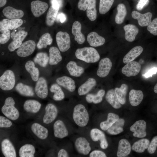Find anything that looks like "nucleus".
<instances>
[{
    "label": "nucleus",
    "instance_id": "58",
    "mask_svg": "<svg viewBox=\"0 0 157 157\" xmlns=\"http://www.w3.org/2000/svg\"><path fill=\"white\" fill-rule=\"evenodd\" d=\"M57 156L58 157H67L69 156V155L65 150L61 149L58 151Z\"/></svg>",
    "mask_w": 157,
    "mask_h": 157
},
{
    "label": "nucleus",
    "instance_id": "33",
    "mask_svg": "<svg viewBox=\"0 0 157 157\" xmlns=\"http://www.w3.org/2000/svg\"><path fill=\"white\" fill-rule=\"evenodd\" d=\"M119 118V116L117 115L109 113L108 114L107 120L102 122L100 123V128L103 130L107 131Z\"/></svg>",
    "mask_w": 157,
    "mask_h": 157
},
{
    "label": "nucleus",
    "instance_id": "40",
    "mask_svg": "<svg viewBox=\"0 0 157 157\" xmlns=\"http://www.w3.org/2000/svg\"><path fill=\"white\" fill-rule=\"evenodd\" d=\"M105 91L103 89L99 90L96 94H89L86 95L85 99L89 103H93L97 104L101 102L102 100L103 97L105 95Z\"/></svg>",
    "mask_w": 157,
    "mask_h": 157
},
{
    "label": "nucleus",
    "instance_id": "51",
    "mask_svg": "<svg viewBox=\"0 0 157 157\" xmlns=\"http://www.w3.org/2000/svg\"><path fill=\"white\" fill-rule=\"evenodd\" d=\"M157 147V136L154 137L149 143L147 148L148 152L150 154L154 153Z\"/></svg>",
    "mask_w": 157,
    "mask_h": 157
},
{
    "label": "nucleus",
    "instance_id": "59",
    "mask_svg": "<svg viewBox=\"0 0 157 157\" xmlns=\"http://www.w3.org/2000/svg\"><path fill=\"white\" fill-rule=\"evenodd\" d=\"M66 20V17L65 14L63 13L59 14L57 17V20L59 21L61 23H63Z\"/></svg>",
    "mask_w": 157,
    "mask_h": 157
},
{
    "label": "nucleus",
    "instance_id": "3",
    "mask_svg": "<svg viewBox=\"0 0 157 157\" xmlns=\"http://www.w3.org/2000/svg\"><path fill=\"white\" fill-rule=\"evenodd\" d=\"M15 101L13 98L8 97L5 99L4 105L1 109L3 114L12 120L17 119L19 116L18 110L15 106Z\"/></svg>",
    "mask_w": 157,
    "mask_h": 157
},
{
    "label": "nucleus",
    "instance_id": "61",
    "mask_svg": "<svg viewBox=\"0 0 157 157\" xmlns=\"http://www.w3.org/2000/svg\"><path fill=\"white\" fill-rule=\"evenodd\" d=\"M6 0H0V7L4 6L6 3Z\"/></svg>",
    "mask_w": 157,
    "mask_h": 157
},
{
    "label": "nucleus",
    "instance_id": "41",
    "mask_svg": "<svg viewBox=\"0 0 157 157\" xmlns=\"http://www.w3.org/2000/svg\"><path fill=\"white\" fill-rule=\"evenodd\" d=\"M117 13L115 18V22L117 24H122L127 14V10L123 3L119 4L117 7Z\"/></svg>",
    "mask_w": 157,
    "mask_h": 157
},
{
    "label": "nucleus",
    "instance_id": "26",
    "mask_svg": "<svg viewBox=\"0 0 157 157\" xmlns=\"http://www.w3.org/2000/svg\"><path fill=\"white\" fill-rule=\"evenodd\" d=\"M125 31V38L129 42H132L135 39L136 35L139 32V29L135 25L128 24L124 26Z\"/></svg>",
    "mask_w": 157,
    "mask_h": 157
},
{
    "label": "nucleus",
    "instance_id": "21",
    "mask_svg": "<svg viewBox=\"0 0 157 157\" xmlns=\"http://www.w3.org/2000/svg\"><path fill=\"white\" fill-rule=\"evenodd\" d=\"M87 40L91 46L94 47L102 45L105 41L104 38L94 31L91 32L88 35Z\"/></svg>",
    "mask_w": 157,
    "mask_h": 157
},
{
    "label": "nucleus",
    "instance_id": "63",
    "mask_svg": "<svg viewBox=\"0 0 157 157\" xmlns=\"http://www.w3.org/2000/svg\"><path fill=\"white\" fill-rule=\"evenodd\" d=\"M154 90L155 93H157V83L155 85L154 87Z\"/></svg>",
    "mask_w": 157,
    "mask_h": 157
},
{
    "label": "nucleus",
    "instance_id": "4",
    "mask_svg": "<svg viewBox=\"0 0 157 157\" xmlns=\"http://www.w3.org/2000/svg\"><path fill=\"white\" fill-rule=\"evenodd\" d=\"M15 82L13 72L10 70L5 71L0 77V87L3 90H9L14 87Z\"/></svg>",
    "mask_w": 157,
    "mask_h": 157
},
{
    "label": "nucleus",
    "instance_id": "14",
    "mask_svg": "<svg viewBox=\"0 0 157 157\" xmlns=\"http://www.w3.org/2000/svg\"><path fill=\"white\" fill-rule=\"evenodd\" d=\"M132 17L138 20L139 25L141 26H148L151 22L152 14L150 12L144 14H141L136 11H133L131 13Z\"/></svg>",
    "mask_w": 157,
    "mask_h": 157
},
{
    "label": "nucleus",
    "instance_id": "36",
    "mask_svg": "<svg viewBox=\"0 0 157 157\" xmlns=\"http://www.w3.org/2000/svg\"><path fill=\"white\" fill-rule=\"evenodd\" d=\"M150 143L149 140L147 139H140L135 142L132 147V149L133 151L138 153L144 152L146 149H147Z\"/></svg>",
    "mask_w": 157,
    "mask_h": 157
},
{
    "label": "nucleus",
    "instance_id": "45",
    "mask_svg": "<svg viewBox=\"0 0 157 157\" xmlns=\"http://www.w3.org/2000/svg\"><path fill=\"white\" fill-rule=\"evenodd\" d=\"M33 60L34 62L41 67H45L49 60V58L46 53L40 52L36 54Z\"/></svg>",
    "mask_w": 157,
    "mask_h": 157
},
{
    "label": "nucleus",
    "instance_id": "22",
    "mask_svg": "<svg viewBox=\"0 0 157 157\" xmlns=\"http://www.w3.org/2000/svg\"><path fill=\"white\" fill-rule=\"evenodd\" d=\"M81 25L78 21L74 22L72 25V32L74 36V40L78 44H81L85 42L84 35L81 32Z\"/></svg>",
    "mask_w": 157,
    "mask_h": 157
},
{
    "label": "nucleus",
    "instance_id": "32",
    "mask_svg": "<svg viewBox=\"0 0 157 157\" xmlns=\"http://www.w3.org/2000/svg\"><path fill=\"white\" fill-rule=\"evenodd\" d=\"M105 99L114 108L117 109L121 107V105L116 97L115 90L111 89L108 90L106 94Z\"/></svg>",
    "mask_w": 157,
    "mask_h": 157
},
{
    "label": "nucleus",
    "instance_id": "31",
    "mask_svg": "<svg viewBox=\"0 0 157 157\" xmlns=\"http://www.w3.org/2000/svg\"><path fill=\"white\" fill-rule=\"evenodd\" d=\"M41 104L38 101L34 100L26 101L24 104V108L26 112L36 113L40 110Z\"/></svg>",
    "mask_w": 157,
    "mask_h": 157
},
{
    "label": "nucleus",
    "instance_id": "30",
    "mask_svg": "<svg viewBox=\"0 0 157 157\" xmlns=\"http://www.w3.org/2000/svg\"><path fill=\"white\" fill-rule=\"evenodd\" d=\"M49 60L50 65H56L62 59L59 49L56 47H52L49 49Z\"/></svg>",
    "mask_w": 157,
    "mask_h": 157
},
{
    "label": "nucleus",
    "instance_id": "53",
    "mask_svg": "<svg viewBox=\"0 0 157 157\" xmlns=\"http://www.w3.org/2000/svg\"><path fill=\"white\" fill-rule=\"evenodd\" d=\"M91 0H79L77 5L79 9L85 11L89 5Z\"/></svg>",
    "mask_w": 157,
    "mask_h": 157
},
{
    "label": "nucleus",
    "instance_id": "60",
    "mask_svg": "<svg viewBox=\"0 0 157 157\" xmlns=\"http://www.w3.org/2000/svg\"><path fill=\"white\" fill-rule=\"evenodd\" d=\"M51 3L52 6L54 8L59 9L60 4L58 0H52Z\"/></svg>",
    "mask_w": 157,
    "mask_h": 157
},
{
    "label": "nucleus",
    "instance_id": "20",
    "mask_svg": "<svg viewBox=\"0 0 157 157\" xmlns=\"http://www.w3.org/2000/svg\"><path fill=\"white\" fill-rule=\"evenodd\" d=\"M56 82L58 85L70 92H73L76 89L75 82L72 78L63 76L57 78Z\"/></svg>",
    "mask_w": 157,
    "mask_h": 157
},
{
    "label": "nucleus",
    "instance_id": "25",
    "mask_svg": "<svg viewBox=\"0 0 157 157\" xmlns=\"http://www.w3.org/2000/svg\"><path fill=\"white\" fill-rule=\"evenodd\" d=\"M143 97V92L140 90L132 89L129 92V101L131 104L133 106H136L140 104Z\"/></svg>",
    "mask_w": 157,
    "mask_h": 157
},
{
    "label": "nucleus",
    "instance_id": "37",
    "mask_svg": "<svg viewBox=\"0 0 157 157\" xmlns=\"http://www.w3.org/2000/svg\"><path fill=\"white\" fill-rule=\"evenodd\" d=\"M34 147L30 144H26L19 149V154L20 157H33L35 153Z\"/></svg>",
    "mask_w": 157,
    "mask_h": 157
},
{
    "label": "nucleus",
    "instance_id": "7",
    "mask_svg": "<svg viewBox=\"0 0 157 157\" xmlns=\"http://www.w3.org/2000/svg\"><path fill=\"white\" fill-rule=\"evenodd\" d=\"M146 123L143 120L136 121L130 127V130L133 132V136L138 138H143L147 135L146 131Z\"/></svg>",
    "mask_w": 157,
    "mask_h": 157
},
{
    "label": "nucleus",
    "instance_id": "29",
    "mask_svg": "<svg viewBox=\"0 0 157 157\" xmlns=\"http://www.w3.org/2000/svg\"><path fill=\"white\" fill-rule=\"evenodd\" d=\"M66 68L71 75L76 77L80 76L84 71L83 67L78 65L76 63L73 61L68 63Z\"/></svg>",
    "mask_w": 157,
    "mask_h": 157
},
{
    "label": "nucleus",
    "instance_id": "9",
    "mask_svg": "<svg viewBox=\"0 0 157 157\" xmlns=\"http://www.w3.org/2000/svg\"><path fill=\"white\" fill-rule=\"evenodd\" d=\"M90 135L93 141H100V146L102 149H105L107 148L108 142L105 134L97 128L92 129L90 131Z\"/></svg>",
    "mask_w": 157,
    "mask_h": 157
},
{
    "label": "nucleus",
    "instance_id": "10",
    "mask_svg": "<svg viewBox=\"0 0 157 157\" xmlns=\"http://www.w3.org/2000/svg\"><path fill=\"white\" fill-rule=\"evenodd\" d=\"M112 65V63L108 58H102L100 61L97 74L99 77L104 78L109 74Z\"/></svg>",
    "mask_w": 157,
    "mask_h": 157
},
{
    "label": "nucleus",
    "instance_id": "49",
    "mask_svg": "<svg viewBox=\"0 0 157 157\" xmlns=\"http://www.w3.org/2000/svg\"><path fill=\"white\" fill-rule=\"evenodd\" d=\"M147 29L154 35H157V18L153 19L147 26Z\"/></svg>",
    "mask_w": 157,
    "mask_h": 157
},
{
    "label": "nucleus",
    "instance_id": "50",
    "mask_svg": "<svg viewBox=\"0 0 157 157\" xmlns=\"http://www.w3.org/2000/svg\"><path fill=\"white\" fill-rule=\"evenodd\" d=\"M0 35V43L3 44L7 42L10 39L11 34L10 29L3 31Z\"/></svg>",
    "mask_w": 157,
    "mask_h": 157
},
{
    "label": "nucleus",
    "instance_id": "23",
    "mask_svg": "<svg viewBox=\"0 0 157 157\" xmlns=\"http://www.w3.org/2000/svg\"><path fill=\"white\" fill-rule=\"evenodd\" d=\"M3 14L7 19H20L24 15L23 11L10 6H8L4 8L2 11Z\"/></svg>",
    "mask_w": 157,
    "mask_h": 157
},
{
    "label": "nucleus",
    "instance_id": "38",
    "mask_svg": "<svg viewBox=\"0 0 157 157\" xmlns=\"http://www.w3.org/2000/svg\"><path fill=\"white\" fill-rule=\"evenodd\" d=\"M26 70L30 74L32 79L35 81H37L39 78V70L35 67L34 62L31 60L27 62L25 65Z\"/></svg>",
    "mask_w": 157,
    "mask_h": 157
},
{
    "label": "nucleus",
    "instance_id": "12",
    "mask_svg": "<svg viewBox=\"0 0 157 157\" xmlns=\"http://www.w3.org/2000/svg\"><path fill=\"white\" fill-rule=\"evenodd\" d=\"M45 112L43 117V122L49 124L56 118L58 115V110L56 106L52 104H47L45 108Z\"/></svg>",
    "mask_w": 157,
    "mask_h": 157
},
{
    "label": "nucleus",
    "instance_id": "47",
    "mask_svg": "<svg viewBox=\"0 0 157 157\" xmlns=\"http://www.w3.org/2000/svg\"><path fill=\"white\" fill-rule=\"evenodd\" d=\"M114 0H100L99 11L101 14L106 13L110 9Z\"/></svg>",
    "mask_w": 157,
    "mask_h": 157
},
{
    "label": "nucleus",
    "instance_id": "55",
    "mask_svg": "<svg viewBox=\"0 0 157 157\" xmlns=\"http://www.w3.org/2000/svg\"><path fill=\"white\" fill-rule=\"evenodd\" d=\"M90 157H106V155L103 151L94 150L92 151L89 154Z\"/></svg>",
    "mask_w": 157,
    "mask_h": 157
},
{
    "label": "nucleus",
    "instance_id": "48",
    "mask_svg": "<svg viewBox=\"0 0 157 157\" xmlns=\"http://www.w3.org/2000/svg\"><path fill=\"white\" fill-rule=\"evenodd\" d=\"M23 23L22 19H11L9 23L10 30H15L21 26Z\"/></svg>",
    "mask_w": 157,
    "mask_h": 157
},
{
    "label": "nucleus",
    "instance_id": "5",
    "mask_svg": "<svg viewBox=\"0 0 157 157\" xmlns=\"http://www.w3.org/2000/svg\"><path fill=\"white\" fill-rule=\"evenodd\" d=\"M56 40L58 47L61 51H66L70 47V37L68 33L58 32L56 34Z\"/></svg>",
    "mask_w": 157,
    "mask_h": 157
},
{
    "label": "nucleus",
    "instance_id": "52",
    "mask_svg": "<svg viewBox=\"0 0 157 157\" xmlns=\"http://www.w3.org/2000/svg\"><path fill=\"white\" fill-rule=\"evenodd\" d=\"M12 125L11 122L7 118L3 116H0V127L8 128Z\"/></svg>",
    "mask_w": 157,
    "mask_h": 157
},
{
    "label": "nucleus",
    "instance_id": "13",
    "mask_svg": "<svg viewBox=\"0 0 157 157\" xmlns=\"http://www.w3.org/2000/svg\"><path fill=\"white\" fill-rule=\"evenodd\" d=\"M31 11L33 15L37 17L44 14L47 10L48 5L46 2L35 0L31 2Z\"/></svg>",
    "mask_w": 157,
    "mask_h": 157
},
{
    "label": "nucleus",
    "instance_id": "16",
    "mask_svg": "<svg viewBox=\"0 0 157 157\" xmlns=\"http://www.w3.org/2000/svg\"><path fill=\"white\" fill-rule=\"evenodd\" d=\"M27 34V32L24 30H21L17 32L13 39V41L8 46L9 50L10 51H13L18 48Z\"/></svg>",
    "mask_w": 157,
    "mask_h": 157
},
{
    "label": "nucleus",
    "instance_id": "2",
    "mask_svg": "<svg viewBox=\"0 0 157 157\" xmlns=\"http://www.w3.org/2000/svg\"><path fill=\"white\" fill-rule=\"evenodd\" d=\"M72 117L75 124L81 127L86 126L89 119V115L86 109L81 104H78L74 107Z\"/></svg>",
    "mask_w": 157,
    "mask_h": 157
},
{
    "label": "nucleus",
    "instance_id": "1",
    "mask_svg": "<svg viewBox=\"0 0 157 157\" xmlns=\"http://www.w3.org/2000/svg\"><path fill=\"white\" fill-rule=\"evenodd\" d=\"M76 58L87 63H94L99 61L100 56L97 51L92 47L77 49L75 52Z\"/></svg>",
    "mask_w": 157,
    "mask_h": 157
},
{
    "label": "nucleus",
    "instance_id": "57",
    "mask_svg": "<svg viewBox=\"0 0 157 157\" xmlns=\"http://www.w3.org/2000/svg\"><path fill=\"white\" fill-rule=\"evenodd\" d=\"M157 72V67H154L149 70L144 75L146 78L151 76L152 75L155 74Z\"/></svg>",
    "mask_w": 157,
    "mask_h": 157
},
{
    "label": "nucleus",
    "instance_id": "39",
    "mask_svg": "<svg viewBox=\"0 0 157 157\" xmlns=\"http://www.w3.org/2000/svg\"><path fill=\"white\" fill-rule=\"evenodd\" d=\"M15 89L20 94L23 96L32 97L34 94L31 87L22 83H18L16 86Z\"/></svg>",
    "mask_w": 157,
    "mask_h": 157
},
{
    "label": "nucleus",
    "instance_id": "24",
    "mask_svg": "<svg viewBox=\"0 0 157 157\" xmlns=\"http://www.w3.org/2000/svg\"><path fill=\"white\" fill-rule=\"evenodd\" d=\"M31 129L33 133L40 139L44 140L48 136V129L39 123H33L31 126Z\"/></svg>",
    "mask_w": 157,
    "mask_h": 157
},
{
    "label": "nucleus",
    "instance_id": "42",
    "mask_svg": "<svg viewBox=\"0 0 157 157\" xmlns=\"http://www.w3.org/2000/svg\"><path fill=\"white\" fill-rule=\"evenodd\" d=\"M50 90L51 92L54 93L53 98L54 100L61 101L64 98V93L58 84L56 83L53 84L51 86Z\"/></svg>",
    "mask_w": 157,
    "mask_h": 157
},
{
    "label": "nucleus",
    "instance_id": "46",
    "mask_svg": "<svg viewBox=\"0 0 157 157\" xmlns=\"http://www.w3.org/2000/svg\"><path fill=\"white\" fill-rule=\"evenodd\" d=\"M96 3V0H91L86 9L87 16L90 20L92 21H94L97 18Z\"/></svg>",
    "mask_w": 157,
    "mask_h": 157
},
{
    "label": "nucleus",
    "instance_id": "28",
    "mask_svg": "<svg viewBox=\"0 0 157 157\" xmlns=\"http://www.w3.org/2000/svg\"><path fill=\"white\" fill-rule=\"evenodd\" d=\"M97 82L95 79L90 78L79 87L78 92L80 96L83 95L88 93L96 84Z\"/></svg>",
    "mask_w": 157,
    "mask_h": 157
},
{
    "label": "nucleus",
    "instance_id": "27",
    "mask_svg": "<svg viewBox=\"0 0 157 157\" xmlns=\"http://www.w3.org/2000/svg\"><path fill=\"white\" fill-rule=\"evenodd\" d=\"M143 51V48L140 46L134 47L125 56L123 60V63L127 64L133 61L142 53Z\"/></svg>",
    "mask_w": 157,
    "mask_h": 157
},
{
    "label": "nucleus",
    "instance_id": "17",
    "mask_svg": "<svg viewBox=\"0 0 157 157\" xmlns=\"http://www.w3.org/2000/svg\"><path fill=\"white\" fill-rule=\"evenodd\" d=\"M53 128L54 135L56 138L62 139L68 135V131L65 124L61 120H57L55 122Z\"/></svg>",
    "mask_w": 157,
    "mask_h": 157
},
{
    "label": "nucleus",
    "instance_id": "8",
    "mask_svg": "<svg viewBox=\"0 0 157 157\" xmlns=\"http://www.w3.org/2000/svg\"><path fill=\"white\" fill-rule=\"evenodd\" d=\"M141 68V66L139 63L132 61L128 63L122 67V72L127 77L135 76L139 74Z\"/></svg>",
    "mask_w": 157,
    "mask_h": 157
},
{
    "label": "nucleus",
    "instance_id": "19",
    "mask_svg": "<svg viewBox=\"0 0 157 157\" xmlns=\"http://www.w3.org/2000/svg\"><path fill=\"white\" fill-rule=\"evenodd\" d=\"M2 152L6 157H16L17 155L15 148L8 139L3 140L1 143Z\"/></svg>",
    "mask_w": 157,
    "mask_h": 157
},
{
    "label": "nucleus",
    "instance_id": "11",
    "mask_svg": "<svg viewBox=\"0 0 157 157\" xmlns=\"http://www.w3.org/2000/svg\"><path fill=\"white\" fill-rule=\"evenodd\" d=\"M74 145L76 151L81 154L87 155L91 150L89 143L84 137L77 138L75 141Z\"/></svg>",
    "mask_w": 157,
    "mask_h": 157
},
{
    "label": "nucleus",
    "instance_id": "54",
    "mask_svg": "<svg viewBox=\"0 0 157 157\" xmlns=\"http://www.w3.org/2000/svg\"><path fill=\"white\" fill-rule=\"evenodd\" d=\"M10 21V20L8 19H5L0 21V31L1 33H2L4 31L10 29L9 28Z\"/></svg>",
    "mask_w": 157,
    "mask_h": 157
},
{
    "label": "nucleus",
    "instance_id": "18",
    "mask_svg": "<svg viewBox=\"0 0 157 157\" xmlns=\"http://www.w3.org/2000/svg\"><path fill=\"white\" fill-rule=\"evenodd\" d=\"M131 149L132 147L128 140L125 139H122L119 142L117 156L126 157L130 154Z\"/></svg>",
    "mask_w": 157,
    "mask_h": 157
},
{
    "label": "nucleus",
    "instance_id": "56",
    "mask_svg": "<svg viewBox=\"0 0 157 157\" xmlns=\"http://www.w3.org/2000/svg\"><path fill=\"white\" fill-rule=\"evenodd\" d=\"M149 0H139L136 6V9L139 10H142L149 3Z\"/></svg>",
    "mask_w": 157,
    "mask_h": 157
},
{
    "label": "nucleus",
    "instance_id": "34",
    "mask_svg": "<svg viewBox=\"0 0 157 157\" xmlns=\"http://www.w3.org/2000/svg\"><path fill=\"white\" fill-rule=\"evenodd\" d=\"M124 123V119L119 118L107 130V132L111 135H116L122 133L123 131Z\"/></svg>",
    "mask_w": 157,
    "mask_h": 157
},
{
    "label": "nucleus",
    "instance_id": "44",
    "mask_svg": "<svg viewBox=\"0 0 157 157\" xmlns=\"http://www.w3.org/2000/svg\"><path fill=\"white\" fill-rule=\"evenodd\" d=\"M59 10L54 8L52 6L50 7L46 18L45 22L47 25L51 26L53 25Z\"/></svg>",
    "mask_w": 157,
    "mask_h": 157
},
{
    "label": "nucleus",
    "instance_id": "43",
    "mask_svg": "<svg viewBox=\"0 0 157 157\" xmlns=\"http://www.w3.org/2000/svg\"><path fill=\"white\" fill-rule=\"evenodd\" d=\"M53 39L48 33L43 34L40 38L37 45L39 49L46 48L47 46L50 45L52 43Z\"/></svg>",
    "mask_w": 157,
    "mask_h": 157
},
{
    "label": "nucleus",
    "instance_id": "35",
    "mask_svg": "<svg viewBox=\"0 0 157 157\" xmlns=\"http://www.w3.org/2000/svg\"><path fill=\"white\" fill-rule=\"evenodd\" d=\"M128 89V85L125 84H123L119 88H116L115 89V93L118 100L122 105H124L126 103Z\"/></svg>",
    "mask_w": 157,
    "mask_h": 157
},
{
    "label": "nucleus",
    "instance_id": "62",
    "mask_svg": "<svg viewBox=\"0 0 157 157\" xmlns=\"http://www.w3.org/2000/svg\"><path fill=\"white\" fill-rule=\"evenodd\" d=\"M15 30H14L11 34V37L12 39H13L15 35Z\"/></svg>",
    "mask_w": 157,
    "mask_h": 157
},
{
    "label": "nucleus",
    "instance_id": "15",
    "mask_svg": "<svg viewBox=\"0 0 157 157\" xmlns=\"http://www.w3.org/2000/svg\"><path fill=\"white\" fill-rule=\"evenodd\" d=\"M35 92L38 97L41 99L46 98L48 94V89L46 80L43 77L37 81L35 87Z\"/></svg>",
    "mask_w": 157,
    "mask_h": 157
},
{
    "label": "nucleus",
    "instance_id": "6",
    "mask_svg": "<svg viewBox=\"0 0 157 157\" xmlns=\"http://www.w3.org/2000/svg\"><path fill=\"white\" fill-rule=\"evenodd\" d=\"M36 46L34 41L29 40L22 43L17 51V55L26 57L31 55L34 51Z\"/></svg>",
    "mask_w": 157,
    "mask_h": 157
}]
</instances>
